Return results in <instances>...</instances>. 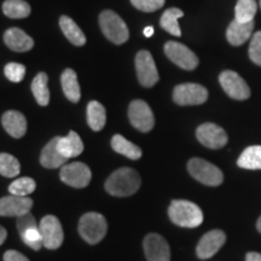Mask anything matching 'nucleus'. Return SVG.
I'll list each match as a JSON object with an SVG mask.
<instances>
[{
	"label": "nucleus",
	"instance_id": "nucleus-41",
	"mask_svg": "<svg viewBox=\"0 0 261 261\" xmlns=\"http://www.w3.org/2000/svg\"><path fill=\"white\" fill-rule=\"evenodd\" d=\"M152 34H154V27H146V28H144V35L146 38H150V37H152Z\"/></svg>",
	"mask_w": 261,
	"mask_h": 261
},
{
	"label": "nucleus",
	"instance_id": "nucleus-16",
	"mask_svg": "<svg viewBox=\"0 0 261 261\" xmlns=\"http://www.w3.org/2000/svg\"><path fill=\"white\" fill-rule=\"evenodd\" d=\"M33 207V200L21 196L10 195L0 198V217H22L28 214Z\"/></svg>",
	"mask_w": 261,
	"mask_h": 261
},
{
	"label": "nucleus",
	"instance_id": "nucleus-18",
	"mask_svg": "<svg viewBox=\"0 0 261 261\" xmlns=\"http://www.w3.org/2000/svg\"><path fill=\"white\" fill-rule=\"evenodd\" d=\"M4 42L10 50L15 52H27L34 46V41L19 28H10L4 34Z\"/></svg>",
	"mask_w": 261,
	"mask_h": 261
},
{
	"label": "nucleus",
	"instance_id": "nucleus-14",
	"mask_svg": "<svg viewBox=\"0 0 261 261\" xmlns=\"http://www.w3.org/2000/svg\"><path fill=\"white\" fill-rule=\"evenodd\" d=\"M143 244L148 261H171V249L161 234L149 233Z\"/></svg>",
	"mask_w": 261,
	"mask_h": 261
},
{
	"label": "nucleus",
	"instance_id": "nucleus-24",
	"mask_svg": "<svg viewBox=\"0 0 261 261\" xmlns=\"http://www.w3.org/2000/svg\"><path fill=\"white\" fill-rule=\"evenodd\" d=\"M112 146L117 154H121L130 160H138L142 158L143 155L142 149H140L139 146L130 143L129 140H127L125 137H122L121 135H115L113 137Z\"/></svg>",
	"mask_w": 261,
	"mask_h": 261
},
{
	"label": "nucleus",
	"instance_id": "nucleus-1",
	"mask_svg": "<svg viewBox=\"0 0 261 261\" xmlns=\"http://www.w3.org/2000/svg\"><path fill=\"white\" fill-rule=\"evenodd\" d=\"M142 179L133 168L123 167L110 174L106 181V190L116 197L132 196L139 190Z\"/></svg>",
	"mask_w": 261,
	"mask_h": 261
},
{
	"label": "nucleus",
	"instance_id": "nucleus-33",
	"mask_svg": "<svg viewBox=\"0 0 261 261\" xmlns=\"http://www.w3.org/2000/svg\"><path fill=\"white\" fill-rule=\"evenodd\" d=\"M21 238L22 241H23L29 248H32L33 250H40L41 248L44 247L39 227H33L29 228L27 231H24L23 233H21Z\"/></svg>",
	"mask_w": 261,
	"mask_h": 261
},
{
	"label": "nucleus",
	"instance_id": "nucleus-9",
	"mask_svg": "<svg viewBox=\"0 0 261 261\" xmlns=\"http://www.w3.org/2000/svg\"><path fill=\"white\" fill-rule=\"evenodd\" d=\"M165 54L173 63L185 70H194L200 63L195 52H192L190 48L177 41L166 42Z\"/></svg>",
	"mask_w": 261,
	"mask_h": 261
},
{
	"label": "nucleus",
	"instance_id": "nucleus-12",
	"mask_svg": "<svg viewBox=\"0 0 261 261\" xmlns=\"http://www.w3.org/2000/svg\"><path fill=\"white\" fill-rule=\"evenodd\" d=\"M219 81L225 93L232 99L246 100L250 97V89L248 84L236 71L225 70L219 75Z\"/></svg>",
	"mask_w": 261,
	"mask_h": 261
},
{
	"label": "nucleus",
	"instance_id": "nucleus-31",
	"mask_svg": "<svg viewBox=\"0 0 261 261\" xmlns=\"http://www.w3.org/2000/svg\"><path fill=\"white\" fill-rule=\"evenodd\" d=\"M37 189V182L34 179L29 177H22L12 181L9 187V192L11 195L21 196V197H27L28 195L33 194Z\"/></svg>",
	"mask_w": 261,
	"mask_h": 261
},
{
	"label": "nucleus",
	"instance_id": "nucleus-36",
	"mask_svg": "<svg viewBox=\"0 0 261 261\" xmlns=\"http://www.w3.org/2000/svg\"><path fill=\"white\" fill-rule=\"evenodd\" d=\"M165 2L166 0H130V3L136 9L144 12L158 11L165 5Z\"/></svg>",
	"mask_w": 261,
	"mask_h": 261
},
{
	"label": "nucleus",
	"instance_id": "nucleus-35",
	"mask_svg": "<svg viewBox=\"0 0 261 261\" xmlns=\"http://www.w3.org/2000/svg\"><path fill=\"white\" fill-rule=\"evenodd\" d=\"M249 57L253 63L261 67V31L256 32L252 37L249 45Z\"/></svg>",
	"mask_w": 261,
	"mask_h": 261
},
{
	"label": "nucleus",
	"instance_id": "nucleus-22",
	"mask_svg": "<svg viewBox=\"0 0 261 261\" xmlns=\"http://www.w3.org/2000/svg\"><path fill=\"white\" fill-rule=\"evenodd\" d=\"M61 83L65 97L73 103L79 102L81 92L76 73L73 69H70V68L65 69L61 76Z\"/></svg>",
	"mask_w": 261,
	"mask_h": 261
},
{
	"label": "nucleus",
	"instance_id": "nucleus-27",
	"mask_svg": "<svg viewBox=\"0 0 261 261\" xmlns=\"http://www.w3.org/2000/svg\"><path fill=\"white\" fill-rule=\"evenodd\" d=\"M47 80L48 77L46 74L39 73L32 83V92L39 106L41 107H46L50 103V90L47 86Z\"/></svg>",
	"mask_w": 261,
	"mask_h": 261
},
{
	"label": "nucleus",
	"instance_id": "nucleus-5",
	"mask_svg": "<svg viewBox=\"0 0 261 261\" xmlns=\"http://www.w3.org/2000/svg\"><path fill=\"white\" fill-rule=\"evenodd\" d=\"M188 171L196 180L208 187H218L224 180L223 172L203 159H191L188 163Z\"/></svg>",
	"mask_w": 261,
	"mask_h": 261
},
{
	"label": "nucleus",
	"instance_id": "nucleus-30",
	"mask_svg": "<svg viewBox=\"0 0 261 261\" xmlns=\"http://www.w3.org/2000/svg\"><path fill=\"white\" fill-rule=\"evenodd\" d=\"M257 11L255 0H238L234 8V19L242 23L254 21V16Z\"/></svg>",
	"mask_w": 261,
	"mask_h": 261
},
{
	"label": "nucleus",
	"instance_id": "nucleus-38",
	"mask_svg": "<svg viewBox=\"0 0 261 261\" xmlns=\"http://www.w3.org/2000/svg\"><path fill=\"white\" fill-rule=\"evenodd\" d=\"M4 261H29L28 257H25L23 254L16 250H8L4 254Z\"/></svg>",
	"mask_w": 261,
	"mask_h": 261
},
{
	"label": "nucleus",
	"instance_id": "nucleus-13",
	"mask_svg": "<svg viewBox=\"0 0 261 261\" xmlns=\"http://www.w3.org/2000/svg\"><path fill=\"white\" fill-rule=\"evenodd\" d=\"M196 137L202 145L214 150L223 148L227 144L228 140L224 128L212 122L198 126V128L196 129Z\"/></svg>",
	"mask_w": 261,
	"mask_h": 261
},
{
	"label": "nucleus",
	"instance_id": "nucleus-32",
	"mask_svg": "<svg viewBox=\"0 0 261 261\" xmlns=\"http://www.w3.org/2000/svg\"><path fill=\"white\" fill-rule=\"evenodd\" d=\"M21 172L18 160L15 156L2 152L0 154V174L6 178H14Z\"/></svg>",
	"mask_w": 261,
	"mask_h": 261
},
{
	"label": "nucleus",
	"instance_id": "nucleus-15",
	"mask_svg": "<svg viewBox=\"0 0 261 261\" xmlns=\"http://www.w3.org/2000/svg\"><path fill=\"white\" fill-rule=\"evenodd\" d=\"M226 234L221 230H212L202 236L196 248V254L202 260L210 259L219 252V249L225 244Z\"/></svg>",
	"mask_w": 261,
	"mask_h": 261
},
{
	"label": "nucleus",
	"instance_id": "nucleus-2",
	"mask_svg": "<svg viewBox=\"0 0 261 261\" xmlns=\"http://www.w3.org/2000/svg\"><path fill=\"white\" fill-rule=\"evenodd\" d=\"M168 215L173 224L181 227L194 228L203 223V213L201 208L190 201H172L168 208Z\"/></svg>",
	"mask_w": 261,
	"mask_h": 261
},
{
	"label": "nucleus",
	"instance_id": "nucleus-4",
	"mask_svg": "<svg viewBox=\"0 0 261 261\" xmlns=\"http://www.w3.org/2000/svg\"><path fill=\"white\" fill-rule=\"evenodd\" d=\"M99 25L103 34L114 44L121 45L128 40V28L123 19L112 10H106L100 14Z\"/></svg>",
	"mask_w": 261,
	"mask_h": 261
},
{
	"label": "nucleus",
	"instance_id": "nucleus-19",
	"mask_svg": "<svg viewBox=\"0 0 261 261\" xmlns=\"http://www.w3.org/2000/svg\"><path fill=\"white\" fill-rule=\"evenodd\" d=\"M58 138H60V137H55V138L51 139L50 142L44 146V149H42L40 155V163L45 168L54 169L58 167H63L68 161V159L64 158L57 148Z\"/></svg>",
	"mask_w": 261,
	"mask_h": 261
},
{
	"label": "nucleus",
	"instance_id": "nucleus-25",
	"mask_svg": "<svg viewBox=\"0 0 261 261\" xmlns=\"http://www.w3.org/2000/svg\"><path fill=\"white\" fill-rule=\"evenodd\" d=\"M106 108L97 100H92L87 106V123L93 130H102L106 126Z\"/></svg>",
	"mask_w": 261,
	"mask_h": 261
},
{
	"label": "nucleus",
	"instance_id": "nucleus-8",
	"mask_svg": "<svg viewBox=\"0 0 261 261\" xmlns=\"http://www.w3.org/2000/svg\"><path fill=\"white\" fill-rule=\"evenodd\" d=\"M42 237V244L47 249H57L62 246L64 240V232L61 221L55 215H46L39 223Z\"/></svg>",
	"mask_w": 261,
	"mask_h": 261
},
{
	"label": "nucleus",
	"instance_id": "nucleus-11",
	"mask_svg": "<svg viewBox=\"0 0 261 261\" xmlns=\"http://www.w3.org/2000/svg\"><path fill=\"white\" fill-rule=\"evenodd\" d=\"M136 70L138 81L142 86L152 87L158 84L160 79L158 68L151 54L146 50H142L136 56Z\"/></svg>",
	"mask_w": 261,
	"mask_h": 261
},
{
	"label": "nucleus",
	"instance_id": "nucleus-42",
	"mask_svg": "<svg viewBox=\"0 0 261 261\" xmlns=\"http://www.w3.org/2000/svg\"><path fill=\"white\" fill-rule=\"evenodd\" d=\"M256 228H257V231H259V232L261 233V217L259 218V219H257V223H256Z\"/></svg>",
	"mask_w": 261,
	"mask_h": 261
},
{
	"label": "nucleus",
	"instance_id": "nucleus-37",
	"mask_svg": "<svg viewBox=\"0 0 261 261\" xmlns=\"http://www.w3.org/2000/svg\"><path fill=\"white\" fill-rule=\"evenodd\" d=\"M33 227H39V224L35 220V218L33 217L31 213L22 215V217L17 218V230L19 234L23 233L24 231L29 230Z\"/></svg>",
	"mask_w": 261,
	"mask_h": 261
},
{
	"label": "nucleus",
	"instance_id": "nucleus-23",
	"mask_svg": "<svg viewBox=\"0 0 261 261\" xmlns=\"http://www.w3.org/2000/svg\"><path fill=\"white\" fill-rule=\"evenodd\" d=\"M60 27L63 32V34L67 37L71 44L75 46H83L86 42V37H85L84 32L81 31L75 22L68 16H62L60 18Z\"/></svg>",
	"mask_w": 261,
	"mask_h": 261
},
{
	"label": "nucleus",
	"instance_id": "nucleus-39",
	"mask_svg": "<svg viewBox=\"0 0 261 261\" xmlns=\"http://www.w3.org/2000/svg\"><path fill=\"white\" fill-rule=\"evenodd\" d=\"M246 261H261V254L256 252H249L246 256Z\"/></svg>",
	"mask_w": 261,
	"mask_h": 261
},
{
	"label": "nucleus",
	"instance_id": "nucleus-29",
	"mask_svg": "<svg viewBox=\"0 0 261 261\" xmlns=\"http://www.w3.org/2000/svg\"><path fill=\"white\" fill-rule=\"evenodd\" d=\"M3 12L9 18H25L31 15V6L24 0H5Z\"/></svg>",
	"mask_w": 261,
	"mask_h": 261
},
{
	"label": "nucleus",
	"instance_id": "nucleus-10",
	"mask_svg": "<svg viewBox=\"0 0 261 261\" xmlns=\"http://www.w3.org/2000/svg\"><path fill=\"white\" fill-rule=\"evenodd\" d=\"M128 117L132 126L140 132H150L155 126V117L148 103L142 99H136L129 104Z\"/></svg>",
	"mask_w": 261,
	"mask_h": 261
},
{
	"label": "nucleus",
	"instance_id": "nucleus-43",
	"mask_svg": "<svg viewBox=\"0 0 261 261\" xmlns=\"http://www.w3.org/2000/svg\"><path fill=\"white\" fill-rule=\"evenodd\" d=\"M260 8H261V0H260Z\"/></svg>",
	"mask_w": 261,
	"mask_h": 261
},
{
	"label": "nucleus",
	"instance_id": "nucleus-7",
	"mask_svg": "<svg viewBox=\"0 0 261 261\" xmlns=\"http://www.w3.org/2000/svg\"><path fill=\"white\" fill-rule=\"evenodd\" d=\"M61 180L69 187L83 189L90 184L92 173L87 165L83 162H73L64 165L61 168Z\"/></svg>",
	"mask_w": 261,
	"mask_h": 261
},
{
	"label": "nucleus",
	"instance_id": "nucleus-34",
	"mask_svg": "<svg viewBox=\"0 0 261 261\" xmlns=\"http://www.w3.org/2000/svg\"><path fill=\"white\" fill-rule=\"evenodd\" d=\"M4 73L5 76L10 81H12V83H21L25 76V67L23 64L11 62V63H8L5 65Z\"/></svg>",
	"mask_w": 261,
	"mask_h": 261
},
{
	"label": "nucleus",
	"instance_id": "nucleus-6",
	"mask_svg": "<svg viewBox=\"0 0 261 261\" xmlns=\"http://www.w3.org/2000/svg\"><path fill=\"white\" fill-rule=\"evenodd\" d=\"M207 99V89L198 84H181L173 91V100L178 106H200Z\"/></svg>",
	"mask_w": 261,
	"mask_h": 261
},
{
	"label": "nucleus",
	"instance_id": "nucleus-40",
	"mask_svg": "<svg viewBox=\"0 0 261 261\" xmlns=\"http://www.w3.org/2000/svg\"><path fill=\"white\" fill-rule=\"evenodd\" d=\"M6 237H8V232H6L5 228L3 227L2 225H0V246H2V244L5 242Z\"/></svg>",
	"mask_w": 261,
	"mask_h": 261
},
{
	"label": "nucleus",
	"instance_id": "nucleus-26",
	"mask_svg": "<svg viewBox=\"0 0 261 261\" xmlns=\"http://www.w3.org/2000/svg\"><path fill=\"white\" fill-rule=\"evenodd\" d=\"M184 16V12L178 8H171L167 9L160 19V24L165 29L166 32H168L169 34L174 35V37H180L181 31L180 27L178 24V19Z\"/></svg>",
	"mask_w": 261,
	"mask_h": 261
},
{
	"label": "nucleus",
	"instance_id": "nucleus-28",
	"mask_svg": "<svg viewBox=\"0 0 261 261\" xmlns=\"http://www.w3.org/2000/svg\"><path fill=\"white\" fill-rule=\"evenodd\" d=\"M237 165L244 169H261V145L249 146L244 150Z\"/></svg>",
	"mask_w": 261,
	"mask_h": 261
},
{
	"label": "nucleus",
	"instance_id": "nucleus-17",
	"mask_svg": "<svg viewBox=\"0 0 261 261\" xmlns=\"http://www.w3.org/2000/svg\"><path fill=\"white\" fill-rule=\"evenodd\" d=\"M2 123L6 132L14 138H22L27 132V120L22 113L9 110L2 117Z\"/></svg>",
	"mask_w": 261,
	"mask_h": 261
},
{
	"label": "nucleus",
	"instance_id": "nucleus-3",
	"mask_svg": "<svg viewBox=\"0 0 261 261\" xmlns=\"http://www.w3.org/2000/svg\"><path fill=\"white\" fill-rule=\"evenodd\" d=\"M108 224L106 218L96 212L84 214L79 221L80 236L90 244H97L106 237Z\"/></svg>",
	"mask_w": 261,
	"mask_h": 261
},
{
	"label": "nucleus",
	"instance_id": "nucleus-20",
	"mask_svg": "<svg viewBox=\"0 0 261 261\" xmlns=\"http://www.w3.org/2000/svg\"><path fill=\"white\" fill-rule=\"evenodd\" d=\"M254 29V21L242 23L233 19L226 31V39L232 46H241L250 38Z\"/></svg>",
	"mask_w": 261,
	"mask_h": 261
},
{
	"label": "nucleus",
	"instance_id": "nucleus-21",
	"mask_svg": "<svg viewBox=\"0 0 261 261\" xmlns=\"http://www.w3.org/2000/svg\"><path fill=\"white\" fill-rule=\"evenodd\" d=\"M57 148L64 158L71 159L79 156L84 151V143L74 130H70L69 135L58 138Z\"/></svg>",
	"mask_w": 261,
	"mask_h": 261
}]
</instances>
